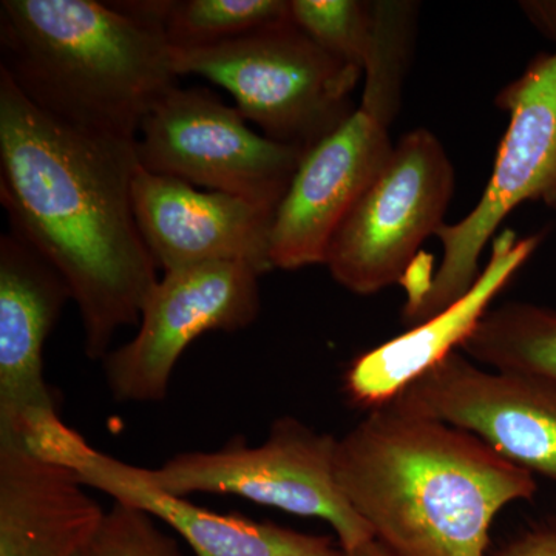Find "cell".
I'll return each mask as SVG.
<instances>
[{
    "label": "cell",
    "instance_id": "44dd1931",
    "mask_svg": "<svg viewBox=\"0 0 556 556\" xmlns=\"http://www.w3.org/2000/svg\"><path fill=\"white\" fill-rule=\"evenodd\" d=\"M492 556H556V518L530 527Z\"/></svg>",
    "mask_w": 556,
    "mask_h": 556
},
{
    "label": "cell",
    "instance_id": "8fae6325",
    "mask_svg": "<svg viewBox=\"0 0 556 556\" xmlns=\"http://www.w3.org/2000/svg\"><path fill=\"white\" fill-rule=\"evenodd\" d=\"M258 270L215 262L169 270L142 306L137 334L102 358L105 383L123 404H159L179 358L200 336L233 332L260 313Z\"/></svg>",
    "mask_w": 556,
    "mask_h": 556
},
{
    "label": "cell",
    "instance_id": "7402d4cb",
    "mask_svg": "<svg viewBox=\"0 0 556 556\" xmlns=\"http://www.w3.org/2000/svg\"><path fill=\"white\" fill-rule=\"evenodd\" d=\"M522 10L544 35L556 39V2H525Z\"/></svg>",
    "mask_w": 556,
    "mask_h": 556
},
{
    "label": "cell",
    "instance_id": "30bf717a",
    "mask_svg": "<svg viewBox=\"0 0 556 556\" xmlns=\"http://www.w3.org/2000/svg\"><path fill=\"white\" fill-rule=\"evenodd\" d=\"M72 300L67 281L16 233L0 237V442L61 464L80 434L43 375V348Z\"/></svg>",
    "mask_w": 556,
    "mask_h": 556
},
{
    "label": "cell",
    "instance_id": "5bb4252c",
    "mask_svg": "<svg viewBox=\"0 0 556 556\" xmlns=\"http://www.w3.org/2000/svg\"><path fill=\"white\" fill-rule=\"evenodd\" d=\"M544 232L519 239L506 229L492 240V255L473 287L438 316L404 334L372 348L351 362L343 375V393L354 407H386L428 369L459 351L527 260L543 243Z\"/></svg>",
    "mask_w": 556,
    "mask_h": 556
},
{
    "label": "cell",
    "instance_id": "7a4b0ae2",
    "mask_svg": "<svg viewBox=\"0 0 556 556\" xmlns=\"http://www.w3.org/2000/svg\"><path fill=\"white\" fill-rule=\"evenodd\" d=\"M336 477L390 556H486L496 515L538 492L481 439L393 404L339 439Z\"/></svg>",
    "mask_w": 556,
    "mask_h": 556
},
{
    "label": "cell",
    "instance_id": "9c48e42d",
    "mask_svg": "<svg viewBox=\"0 0 556 556\" xmlns=\"http://www.w3.org/2000/svg\"><path fill=\"white\" fill-rule=\"evenodd\" d=\"M138 134L142 169L274 212L305 156L303 150L252 130L239 109L203 87H172Z\"/></svg>",
    "mask_w": 556,
    "mask_h": 556
},
{
    "label": "cell",
    "instance_id": "7c38bea8",
    "mask_svg": "<svg viewBox=\"0 0 556 556\" xmlns=\"http://www.w3.org/2000/svg\"><path fill=\"white\" fill-rule=\"evenodd\" d=\"M390 404L467 431L508 463L556 481V386L548 380L485 368L455 351Z\"/></svg>",
    "mask_w": 556,
    "mask_h": 556
},
{
    "label": "cell",
    "instance_id": "4fadbf2b",
    "mask_svg": "<svg viewBox=\"0 0 556 556\" xmlns=\"http://www.w3.org/2000/svg\"><path fill=\"white\" fill-rule=\"evenodd\" d=\"M139 232L164 273L215 262L248 263L260 276L274 269L270 232L276 212L241 197L199 190L142 169L131 186Z\"/></svg>",
    "mask_w": 556,
    "mask_h": 556
},
{
    "label": "cell",
    "instance_id": "e0dca14e",
    "mask_svg": "<svg viewBox=\"0 0 556 556\" xmlns=\"http://www.w3.org/2000/svg\"><path fill=\"white\" fill-rule=\"evenodd\" d=\"M153 22L170 49L218 46L291 20L287 0H127L116 2Z\"/></svg>",
    "mask_w": 556,
    "mask_h": 556
},
{
    "label": "cell",
    "instance_id": "5b68a950",
    "mask_svg": "<svg viewBox=\"0 0 556 556\" xmlns=\"http://www.w3.org/2000/svg\"><path fill=\"white\" fill-rule=\"evenodd\" d=\"M178 76L195 75L232 94L266 138L308 152L357 105L362 70L329 54L291 20L203 49L174 50Z\"/></svg>",
    "mask_w": 556,
    "mask_h": 556
},
{
    "label": "cell",
    "instance_id": "6da1fadb",
    "mask_svg": "<svg viewBox=\"0 0 556 556\" xmlns=\"http://www.w3.org/2000/svg\"><path fill=\"white\" fill-rule=\"evenodd\" d=\"M138 167L137 139L51 118L0 70V201L11 232L67 281L91 361L138 327L160 280L135 217Z\"/></svg>",
    "mask_w": 556,
    "mask_h": 556
},
{
    "label": "cell",
    "instance_id": "277c9868",
    "mask_svg": "<svg viewBox=\"0 0 556 556\" xmlns=\"http://www.w3.org/2000/svg\"><path fill=\"white\" fill-rule=\"evenodd\" d=\"M408 54L409 40L401 33L376 36L356 110L305 153L277 207L270 232L274 269L325 265L340 223L393 153L396 142L388 126L401 105Z\"/></svg>",
    "mask_w": 556,
    "mask_h": 556
},
{
    "label": "cell",
    "instance_id": "2e32d148",
    "mask_svg": "<svg viewBox=\"0 0 556 556\" xmlns=\"http://www.w3.org/2000/svg\"><path fill=\"white\" fill-rule=\"evenodd\" d=\"M104 514L75 470L0 442V556H79Z\"/></svg>",
    "mask_w": 556,
    "mask_h": 556
},
{
    "label": "cell",
    "instance_id": "603a6c76",
    "mask_svg": "<svg viewBox=\"0 0 556 556\" xmlns=\"http://www.w3.org/2000/svg\"><path fill=\"white\" fill-rule=\"evenodd\" d=\"M340 556H390L379 546L378 541L371 540L368 543L361 544V546L350 548V551H342Z\"/></svg>",
    "mask_w": 556,
    "mask_h": 556
},
{
    "label": "cell",
    "instance_id": "ffe728a7",
    "mask_svg": "<svg viewBox=\"0 0 556 556\" xmlns=\"http://www.w3.org/2000/svg\"><path fill=\"white\" fill-rule=\"evenodd\" d=\"M86 556H182L174 538L155 518L137 507L115 503L105 511Z\"/></svg>",
    "mask_w": 556,
    "mask_h": 556
},
{
    "label": "cell",
    "instance_id": "cb8c5ba5",
    "mask_svg": "<svg viewBox=\"0 0 556 556\" xmlns=\"http://www.w3.org/2000/svg\"><path fill=\"white\" fill-rule=\"evenodd\" d=\"M79 556H86V552H84V554H80Z\"/></svg>",
    "mask_w": 556,
    "mask_h": 556
},
{
    "label": "cell",
    "instance_id": "ac0fdd59",
    "mask_svg": "<svg viewBox=\"0 0 556 556\" xmlns=\"http://www.w3.org/2000/svg\"><path fill=\"white\" fill-rule=\"evenodd\" d=\"M459 351L482 367L556 386V309L508 302L486 311Z\"/></svg>",
    "mask_w": 556,
    "mask_h": 556
},
{
    "label": "cell",
    "instance_id": "3957f363",
    "mask_svg": "<svg viewBox=\"0 0 556 556\" xmlns=\"http://www.w3.org/2000/svg\"><path fill=\"white\" fill-rule=\"evenodd\" d=\"M0 70L51 118L137 139L142 119L177 86L159 25L97 0H2Z\"/></svg>",
    "mask_w": 556,
    "mask_h": 556
},
{
    "label": "cell",
    "instance_id": "ba28073f",
    "mask_svg": "<svg viewBox=\"0 0 556 556\" xmlns=\"http://www.w3.org/2000/svg\"><path fill=\"white\" fill-rule=\"evenodd\" d=\"M455 181V167L433 131L405 134L332 236L325 257L331 277L357 295L402 283L420 244L445 225Z\"/></svg>",
    "mask_w": 556,
    "mask_h": 556
},
{
    "label": "cell",
    "instance_id": "8992f818",
    "mask_svg": "<svg viewBox=\"0 0 556 556\" xmlns=\"http://www.w3.org/2000/svg\"><path fill=\"white\" fill-rule=\"evenodd\" d=\"M508 113L492 177L477 206L437 236L442 260L419 294L407 300L404 320L419 325L466 295L481 274L479 257L504 219L526 201L556 211V50L533 58L526 72L497 93Z\"/></svg>",
    "mask_w": 556,
    "mask_h": 556
},
{
    "label": "cell",
    "instance_id": "52a82bcc",
    "mask_svg": "<svg viewBox=\"0 0 556 556\" xmlns=\"http://www.w3.org/2000/svg\"><path fill=\"white\" fill-rule=\"evenodd\" d=\"M338 441L285 416L274 420L257 447L236 438L214 452L178 453L163 466H131V471L169 495H232L295 517L321 519L334 529L340 548L350 551L375 535L340 489Z\"/></svg>",
    "mask_w": 556,
    "mask_h": 556
},
{
    "label": "cell",
    "instance_id": "d6986e66",
    "mask_svg": "<svg viewBox=\"0 0 556 556\" xmlns=\"http://www.w3.org/2000/svg\"><path fill=\"white\" fill-rule=\"evenodd\" d=\"M291 21L332 56L365 72L375 38V2L291 0Z\"/></svg>",
    "mask_w": 556,
    "mask_h": 556
},
{
    "label": "cell",
    "instance_id": "9a60e30c",
    "mask_svg": "<svg viewBox=\"0 0 556 556\" xmlns=\"http://www.w3.org/2000/svg\"><path fill=\"white\" fill-rule=\"evenodd\" d=\"M65 467L80 482L100 490L115 503L148 511L172 527L197 556H340L342 548L327 536L308 535L237 515H223L169 495L139 481L131 464L116 459L80 441Z\"/></svg>",
    "mask_w": 556,
    "mask_h": 556
}]
</instances>
